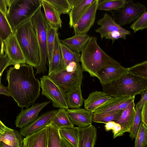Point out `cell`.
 Here are the masks:
<instances>
[{"label":"cell","instance_id":"20","mask_svg":"<svg viewBox=\"0 0 147 147\" xmlns=\"http://www.w3.org/2000/svg\"><path fill=\"white\" fill-rule=\"evenodd\" d=\"M71 9L69 13L70 28L79 19L94 0H68Z\"/></svg>","mask_w":147,"mask_h":147},{"label":"cell","instance_id":"26","mask_svg":"<svg viewBox=\"0 0 147 147\" xmlns=\"http://www.w3.org/2000/svg\"><path fill=\"white\" fill-rule=\"evenodd\" d=\"M0 141L11 147H22L23 138L20 132L12 129L0 134Z\"/></svg>","mask_w":147,"mask_h":147},{"label":"cell","instance_id":"4","mask_svg":"<svg viewBox=\"0 0 147 147\" xmlns=\"http://www.w3.org/2000/svg\"><path fill=\"white\" fill-rule=\"evenodd\" d=\"M103 92L112 97L135 96L147 90V79L128 72L102 86Z\"/></svg>","mask_w":147,"mask_h":147},{"label":"cell","instance_id":"39","mask_svg":"<svg viewBox=\"0 0 147 147\" xmlns=\"http://www.w3.org/2000/svg\"><path fill=\"white\" fill-rule=\"evenodd\" d=\"M147 28V11L142 14L130 26V28L132 29L134 33Z\"/></svg>","mask_w":147,"mask_h":147},{"label":"cell","instance_id":"33","mask_svg":"<svg viewBox=\"0 0 147 147\" xmlns=\"http://www.w3.org/2000/svg\"><path fill=\"white\" fill-rule=\"evenodd\" d=\"M46 126L48 131L47 147H61L59 129L50 123Z\"/></svg>","mask_w":147,"mask_h":147},{"label":"cell","instance_id":"17","mask_svg":"<svg viewBox=\"0 0 147 147\" xmlns=\"http://www.w3.org/2000/svg\"><path fill=\"white\" fill-rule=\"evenodd\" d=\"M135 98L134 96L113 97L96 109L92 114L123 110L134 100Z\"/></svg>","mask_w":147,"mask_h":147},{"label":"cell","instance_id":"19","mask_svg":"<svg viewBox=\"0 0 147 147\" xmlns=\"http://www.w3.org/2000/svg\"><path fill=\"white\" fill-rule=\"evenodd\" d=\"M78 136L77 147H94L97 140V129L92 125L84 127H75Z\"/></svg>","mask_w":147,"mask_h":147},{"label":"cell","instance_id":"40","mask_svg":"<svg viewBox=\"0 0 147 147\" xmlns=\"http://www.w3.org/2000/svg\"><path fill=\"white\" fill-rule=\"evenodd\" d=\"M136 113L132 126L131 128L129 137L135 139L141 122V110L135 109Z\"/></svg>","mask_w":147,"mask_h":147},{"label":"cell","instance_id":"21","mask_svg":"<svg viewBox=\"0 0 147 147\" xmlns=\"http://www.w3.org/2000/svg\"><path fill=\"white\" fill-rule=\"evenodd\" d=\"M47 146L48 131L47 126L23 138L22 147H47Z\"/></svg>","mask_w":147,"mask_h":147},{"label":"cell","instance_id":"45","mask_svg":"<svg viewBox=\"0 0 147 147\" xmlns=\"http://www.w3.org/2000/svg\"><path fill=\"white\" fill-rule=\"evenodd\" d=\"M7 7L8 0H0V11L5 17L8 10Z\"/></svg>","mask_w":147,"mask_h":147},{"label":"cell","instance_id":"54","mask_svg":"<svg viewBox=\"0 0 147 147\" xmlns=\"http://www.w3.org/2000/svg\"><path fill=\"white\" fill-rule=\"evenodd\" d=\"M146 147H147V146H146Z\"/></svg>","mask_w":147,"mask_h":147},{"label":"cell","instance_id":"35","mask_svg":"<svg viewBox=\"0 0 147 147\" xmlns=\"http://www.w3.org/2000/svg\"><path fill=\"white\" fill-rule=\"evenodd\" d=\"M52 5L61 15L69 13L71 9L68 0H45Z\"/></svg>","mask_w":147,"mask_h":147},{"label":"cell","instance_id":"12","mask_svg":"<svg viewBox=\"0 0 147 147\" xmlns=\"http://www.w3.org/2000/svg\"><path fill=\"white\" fill-rule=\"evenodd\" d=\"M3 42L4 51L12 65L26 63L25 57L14 33L10 36Z\"/></svg>","mask_w":147,"mask_h":147},{"label":"cell","instance_id":"53","mask_svg":"<svg viewBox=\"0 0 147 147\" xmlns=\"http://www.w3.org/2000/svg\"><path fill=\"white\" fill-rule=\"evenodd\" d=\"M2 142L1 141H0V147H1V145H2Z\"/></svg>","mask_w":147,"mask_h":147},{"label":"cell","instance_id":"46","mask_svg":"<svg viewBox=\"0 0 147 147\" xmlns=\"http://www.w3.org/2000/svg\"><path fill=\"white\" fill-rule=\"evenodd\" d=\"M0 94L10 96V94L7 87L0 84Z\"/></svg>","mask_w":147,"mask_h":147},{"label":"cell","instance_id":"55","mask_svg":"<svg viewBox=\"0 0 147 147\" xmlns=\"http://www.w3.org/2000/svg\"><path fill=\"white\" fill-rule=\"evenodd\" d=\"M71 147H72V146H71Z\"/></svg>","mask_w":147,"mask_h":147},{"label":"cell","instance_id":"49","mask_svg":"<svg viewBox=\"0 0 147 147\" xmlns=\"http://www.w3.org/2000/svg\"><path fill=\"white\" fill-rule=\"evenodd\" d=\"M121 130V127L120 125L118 123H116L113 129H112L113 135L118 133Z\"/></svg>","mask_w":147,"mask_h":147},{"label":"cell","instance_id":"25","mask_svg":"<svg viewBox=\"0 0 147 147\" xmlns=\"http://www.w3.org/2000/svg\"><path fill=\"white\" fill-rule=\"evenodd\" d=\"M41 2L48 23L58 29L61 28L62 21L60 17L61 14L52 5L45 0H41Z\"/></svg>","mask_w":147,"mask_h":147},{"label":"cell","instance_id":"15","mask_svg":"<svg viewBox=\"0 0 147 147\" xmlns=\"http://www.w3.org/2000/svg\"><path fill=\"white\" fill-rule=\"evenodd\" d=\"M135 113V104L134 100L123 110L119 118L115 121L120 125L121 130L116 134L113 135V138L122 136L125 132L130 133Z\"/></svg>","mask_w":147,"mask_h":147},{"label":"cell","instance_id":"3","mask_svg":"<svg viewBox=\"0 0 147 147\" xmlns=\"http://www.w3.org/2000/svg\"><path fill=\"white\" fill-rule=\"evenodd\" d=\"M31 19L19 26L14 33L25 57L26 63L36 68L39 63L40 55L36 33Z\"/></svg>","mask_w":147,"mask_h":147},{"label":"cell","instance_id":"44","mask_svg":"<svg viewBox=\"0 0 147 147\" xmlns=\"http://www.w3.org/2000/svg\"><path fill=\"white\" fill-rule=\"evenodd\" d=\"M141 122L147 127V102L143 107L141 111Z\"/></svg>","mask_w":147,"mask_h":147},{"label":"cell","instance_id":"11","mask_svg":"<svg viewBox=\"0 0 147 147\" xmlns=\"http://www.w3.org/2000/svg\"><path fill=\"white\" fill-rule=\"evenodd\" d=\"M51 102L50 101L36 103L25 109H22L15 121L16 127L21 128L36 119L40 111Z\"/></svg>","mask_w":147,"mask_h":147},{"label":"cell","instance_id":"36","mask_svg":"<svg viewBox=\"0 0 147 147\" xmlns=\"http://www.w3.org/2000/svg\"><path fill=\"white\" fill-rule=\"evenodd\" d=\"M13 33L6 17L0 11V38L3 42Z\"/></svg>","mask_w":147,"mask_h":147},{"label":"cell","instance_id":"34","mask_svg":"<svg viewBox=\"0 0 147 147\" xmlns=\"http://www.w3.org/2000/svg\"><path fill=\"white\" fill-rule=\"evenodd\" d=\"M58 28L49 24L47 28V59L49 65L50 64L54 45L55 36Z\"/></svg>","mask_w":147,"mask_h":147},{"label":"cell","instance_id":"6","mask_svg":"<svg viewBox=\"0 0 147 147\" xmlns=\"http://www.w3.org/2000/svg\"><path fill=\"white\" fill-rule=\"evenodd\" d=\"M40 6L31 19L35 29L38 45L40 61L36 68V74L44 73L47 71V37L48 23Z\"/></svg>","mask_w":147,"mask_h":147},{"label":"cell","instance_id":"52","mask_svg":"<svg viewBox=\"0 0 147 147\" xmlns=\"http://www.w3.org/2000/svg\"><path fill=\"white\" fill-rule=\"evenodd\" d=\"M1 147H11L9 146L2 142V145Z\"/></svg>","mask_w":147,"mask_h":147},{"label":"cell","instance_id":"48","mask_svg":"<svg viewBox=\"0 0 147 147\" xmlns=\"http://www.w3.org/2000/svg\"><path fill=\"white\" fill-rule=\"evenodd\" d=\"M12 129L6 126L0 120V134L5 131L10 130Z\"/></svg>","mask_w":147,"mask_h":147},{"label":"cell","instance_id":"7","mask_svg":"<svg viewBox=\"0 0 147 147\" xmlns=\"http://www.w3.org/2000/svg\"><path fill=\"white\" fill-rule=\"evenodd\" d=\"M81 65L74 71L68 72L65 69L48 75L50 79L65 92L81 86L83 78Z\"/></svg>","mask_w":147,"mask_h":147},{"label":"cell","instance_id":"5","mask_svg":"<svg viewBox=\"0 0 147 147\" xmlns=\"http://www.w3.org/2000/svg\"><path fill=\"white\" fill-rule=\"evenodd\" d=\"M6 18L13 32L20 24L32 18L42 5L41 0H8Z\"/></svg>","mask_w":147,"mask_h":147},{"label":"cell","instance_id":"9","mask_svg":"<svg viewBox=\"0 0 147 147\" xmlns=\"http://www.w3.org/2000/svg\"><path fill=\"white\" fill-rule=\"evenodd\" d=\"M41 94L51 101L54 107L69 109L66 101L65 92L49 78L44 75L40 78Z\"/></svg>","mask_w":147,"mask_h":147},{"label":"cell","instance_id":"50","mask_svg":"<svg viewBox=\"0 0 147 147\" xmlns=\"http://www.w3.org/2000/svg\"><path fill=\"white\" fill-rule=\"evenodd\" d=\"M4 42L0 38V57L4 55Z\"/></svg>","mask_w":147,"mask_h":147},{"label":"cell","instance_id":"42","mask_svg":"<svg viewBox=\"0 0 147 147\" xmlns=\"http://www.w3.org/2000/svg\"><path fill=\"white\" fill-rule=\"evenodd\" d=\"M127 35L125 34L119 32H115L109 33L104 37L105 39H111L112 41V44L115 41L119 38H122L126 40Z\"/></svg>","mask_w":147,"mask_h":147},{"label":"cell","instance_id":"2","mask_svg":"<svg viewBox=\"0 0 147 147\" xmlns=\"http://www.w3.org/2000/svg\"><path fill=\"white\" fill-rule=\"evenodd\" d=\"M80 61L83 72H87L91 77L97 78L98 71L103 68L122 66L102 49L97 43V37L93 36L90 37L81 52Z\"/></svg>","mask_w":147,"mask_h":147},{"label":"cell","instance_id":"29","mask_svg":"<svg viewBox=\"0 0 147 147\" xmlns=\"http://www.w3.org/2000/svg\"><path fill=\"white\" fill-rule=\"evenodd\" d=\"M60 46L62 55V63L60 69H65L68 64L72 61L80 63L81 54L72 51L61 42Z\"/></svg>","mask_w":147,"mask_h":147},{"label":"cell","instance_id":"14","mask_svg":"<svg viewBox=\"0 0 147 147\" xmlns=\"http://www.w3.org/2000/svg\"><path fill=\"white\" fill-rule=\"evenodd\" d=\"M57 111L53 110L42 114L35 120L20 128L21 134L25 137L46 127L50 123L52 118Z\"/></svg>","mask_w":147,"mask_h":147},{"label":"cell","instance_id":"30","mask_svg":"<svg viewBox=\"0 0 147 147\" xmlns=\"http://www.w3.org/2000/svg\"><path fill=\"white\" fill-rule=\"evenodd\" d=\"M123 110L92 114V121L98 123H106L117 120L120 117Z\"/></svg>","mask_w":147,"mask_h":147},{"label":"cell","instance_id":"32","mask_svg":"<svg viewBox=\"0 0 147 147\" xmlns=\"http://www.w3.org/2000/svg\"><path fill=\"white\" fill-rule=\"evenodd\" d=\"M126 2V0H99L97 10L117 11L122 8Z\"/></svg>","mask_w":147,"mask_h":147},{"label":"cell","instance_id":"51","mask_svg":"<svg viewBox=\"0 0 147 147\" xmlns=\"http://www.w3.org/2000/svg\"><path fill=\"white\" fill-rule=\"evenodd\" d=\"M61 147H71V146L69 142L61 138Z\"/></svg>","mask_w":147,"mask_h":147},{"label":"cell","instance_id":"43","mask_svg":"<svg viewBox=\"0 0 147 147\" xmlns=\"http://www.w3.org/2000/svg\"><path fill=\"white\" fill-rule=\"evenodd\" d=\"M141 95V97L140 100L135 105V109L141 110L145 103L147 102V90Z\"/></svg>","mask_w":147,"mask_h":147},{"label":"cell","instance_id":"23","mask_svg":"<svg viewBox=\"0 0 147 147\" xmlns=\"http://www.w3.org/2000/svg\"><path fill=\"white\" fill-rule=\"evenodd\" d=\"M90 37L87 34H75L72 37L61 40L60 42L72 51L80 53L85 47Z\"/></svg>","mask_w":147,"mask_h":147},{"label":"cell","instance_id":"47","mask_svg":"<svg viewBox=\"0 0 147 147\" xmlns=\"http://www.w3.org/2000/svg\"><path fill=\"white\" fill-rule=\"evenodd\" d=\"M116 123L114 121H111L107 122L105 123V130L107 131H109L111 130H112L115 125Z\"/></svg>","mask_w":147,"mask_h":147},{"label":"cell","instance_id":"22","mask_svg":"<svg viewBox=\"0 0 147 147\" xmlns=\"http://www.w3.org/2000/svg\"><path fill=\"white\" fill-rule=\"evenodd\" d=\"M112 97L103 91L93 92L90 94L86 99L84 100L85 109L93 113L96 109Z\"/></svg>","mask_w":147,"mask_h":147},{"label":"cell","instance_id":"37","mask_svg":"<svg viewBox=\"0 0 147 147\" xmlns=\"http://www.w3.org/2000/svg\"><path fill=\"white\" fill-rule=\"evenodd\" d=\"M135 142L134 147H146L147 145V127L141 122Z\"/></svg>","mask_w":147,"mask_h":147},{"label":"cell","instance_id":"1","mask_svg":"<svg viewBox=\"0 0 147 147\" xmlns=\"http://www.w3.org/2000/svg\"><path fill=\"white\" fill-rule=\"evenodd\" d=\"M6 80L10 96L18 106L27 108L34 104L40 89V82L35 77L32 66L26 63L15 65L7 71Z\"/></svg>","mask_w":147,"mask_h":147},{"label":"cell","instance_id":"28","mask_svg":"<svg viewBox=\"0 0 147 147\" xmlns=\"http://www.w3.org/2000/svg\"><path fill=\"white\" fill-rule=\"evenodd\" d=\"M58 129L65 127H74L66 113V110L60 108L53 115L50 123Z\"/></svg>","mask_w":147,"mask_h":147},{"label":"cell","instance_id":"24","mask_svg":"<svg viewBox=\"0 0 147 147\" xmlns=\"http://www.w3.org/2000/svg\"><path fill=\"white\" fill-rule=\"evenodd\" d=\"M60 43V40L57 31L55 36L51 62L49 65L48 75L57 71L61 69L62 55Z\"/></svg>","mask_w":147,"mask_h":147},{"label":"cell","instance_id":"38","mask_svg":"<svg viewBox=\"0 0 147 147\" xmlns=\"http://www.w3.org/2000/svg\"><path fill=\"white\" fill-rule=\"evenodd\" d=\"M128 72L136 76L147 79V61L127 68Z\"/></svg>","mask_w":147,"mask_h":147},{"label":"cell","instance_id":"27","mask_svg":"<svg viewBox=\"0 0 147 147\" xmlns=\"http://www.w3.org/2000/svg\"><path fill=\"white\" fill-rule=\"evenodd\" d=\"M67 105L71 109L80 108L82 105L84 99L81 86H79L65 92Z\"/></svg>","mask_w":147,"mask_h":147},{"label":"cell","instance_id":"16","mask_svg":"<svg viewBox=\"0 0 147 147\" xmlns=\"http://www.w3.org/2000/svg\"><path fill=\"white\" fill-rule=\"evenodd\" d=\"M66 113L70 121L74 125L84 127L92 124V113L85 109H68Z\"/></svg>","mask_w":147,"mask_h":147},{"label":"cell","instance_id":"10","mask_svg":"<svg viewBox=\"0 0 147 147\" xmlns=\"http://www.w3.org/2000/svg\"><path fill=\"white\" fill-rule=\"evenodd\" d=\"M99 0H94L74 24L73 27L75 34H87L95 21Z\"/></svg>","mask_w":147,"mask_h":147},{"label":"cell","instance_id":"41","mask_svg":"<svg viewBox=\"0 0 147 147\" xmlns=\"http://www.w3.org/2000/svg\"><path fill=\"white\" fill-rule=\"evenodd\" d=\"M12 65L6 53L0 57V84L1 76L3 71L8 66Z\"/></svg>","mask_w":147,"mask_h":147},{"label":"cell","instance_id":"18","mask_svg":"<svg viewBox=\"0 0 147 147\" xmlns=\"http://www.w3.org/2000/svg\"><path fill=\"white\" fill-rule=\"evenodd\" d=\"M128 72V68L122 66H108L101 69L98 73L97 78L102 86L119 79Z\"/></svg>","mask_w":147,"mask_h":147},{"label":"cell","instance_id":"13","mask_svg":"<svg viewBox=\"0 0 147 147\" xmlns=\"http://www.w3.org/2000/svg\"><path fill=\"white\" fill-rule=\"evenodd\" d=\"M97 23L100 26L96 29L95 31L100 34L102 39L109 33L119 32L126 35H131L130 32L120 26L114 21L113 17L105 13L103 17L98 20Z\"/></svg>","mask_w":147,"mask_h":147},{"label":"cell","instance_id":"31","mask_svg":"<svg viewBox=\"0 0 147 147\" xmlns=\"http://www.w3.org/2000/svg\"><path fill=\"white\" fill-rule=\"evenodd\" d=\"M61 138L66 140L72 147H77L78 142V136L77 129L74 127H65L59 129Z\"/></svg>","mask_w":147,"mask_h":147},{"label":"cell","instance_id":"8","mask_svg":"<svg viewBox=\"0 0 147 147\" xmlns=\"http://www.w3.org/2000/svg\"><path fill=\"white\" fill-rule=\"evenodd\" d=\"M145 6L140 3H134L133 0H126L123 7L119 10L110 11L115 22L120 26L134 22L146 11Z\"/></svg>","mask_w":147,"mask_h":147}]
</instances>
